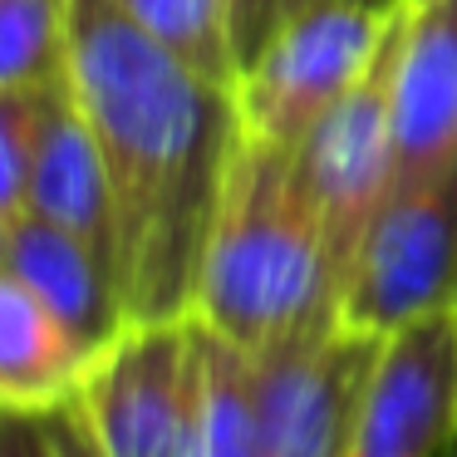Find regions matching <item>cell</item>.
Listing matches in <instances>:
<instances>
[{
    "label": "cell",
    "instance_id": "1",
    "mask_svg": "<svg viewBox=\"0 0 457 457\" xmlns=\"http://www.w3.org/2000/svg\"><path fill=\"white\" fill-rule=\"evenodd\" d=\"M70 84L99 138L129 320H187L217 221L237 89L207 79L119 0H70Z\"/></svg>",
    "mask_w": 457,
    "mask_h": 457
},
{
    "label": "cell",
    "instance_id": "2",
    "mask_svg": "<svg viewBox=\"0 0 457 457\" xmlns=\"http://www.w3.org/2000/svg\"><path fill=\"white\" fill-rule=\"evenodd\" d=\"M192 320L251 354L339 325V280L300 192L295 153L270 148L246 129L231 143Z\"/></svg>",
    "mask_w": 457,
    "mask_h": 457
},
{
    "label": "cell",
    "instance_id": "3",
    "mask_svg": "<svg viewBox=\"0 0 457 457\" xmlns=\"http://www.w3.org/2000/svg\"><path fill=\"white\" fill-rule=\"evenodd\" d=\"M74 403L104 457H192L202 423L197 320H129Z\"/></svg>",
    "mask_w": 457,
    "mask_h": 457
},
{
    "label": "cell",
    "instance_id": "4",
    "mask_svg": "<svg viewBox=\"0 0 457 457\" xmlns=\"http://www.w3.org/2000/svg\"><path fill=\"white\" fill-rule=\"evenodd\" d=\"M394 11L369 0H315L286 15L256 64L237 79L241 129L280 153H295L374 64Z\"/></svg>",
    "mask_w": 457,
    "mask_h": 457
},
{
    "label": "cell",
    "instance_id": "5",
    "mask_svg": "<svg viewBox=\"0 0 457 457\" xmlns=\"http://www.w3.org/2000/svg\"><path fill=\"white\" fill-rule=\"evenodd\" d=\"M457 305V162L388 187L374 227L339 290V325L398 335Z\"/></svg>",
    "mask_w": 457,
    "mask_h": 457
},
{
    "label": "cell",
    "instance_id": "6",
    "mask_svg": "<svg viewBox=\"0 0 457 457\" xmlns=\"http://www.w3.org/2000/svg\"><path fill=\"white\" fill-rule=\"evenodd\" d=\"M394 70H398V11L359 84L305 133L295 148V178L315 212L325 256L345 290L354 256L394 187Z\"/></svg>",
    "mask_w": 457,
    "mask_h": 457
},
{
    "label": "cell",
    "instance_id": "7",
    "mask_svg": "<svg viewBox=\"0 0 457 457\" xmlns=\"http://www.w3.org/2000/svg\"><path fill=\"white\" fill-rule=\"evenodd\" d=\"M457 453V320L453 310L378 339L349 457Z\"/></svg>",
    "mask_w": 457,
    "mask_h": 457
},
{
    "label": "cell",
    "instance_id": "8",
    "mask_svg": "<svg viewBox=\"0 0 457 457\" xmlns=\"http://www.w3.org/2000/svg\"><path fill=\"white\" fill-rule=\"evenodd\" d=\"M374 354L378 339L349 325L256 354L266 457H349Z\"/></svg>",
    "mask_w": 457,
    "mask_h": 457
},
{
    "label": "cell",
    "instance_id": "9",
    "mask_svg": "<svg viewBox=\"0 0 457 457\" xmlns=\"http://www.w3.org/2000/svg\"><path fill=\"white\" fill-rule=\"evenodd\" d=\"M457 162V0H398L394 187Z\"/></svg>",
    "mask_w": 457,
    "mask_h": 457
},
{
    "label": "cell",
    "instance_id": "10",
    "mask_svg": "<svg viewBox=\"0 0 457 457\" xmlns=\"http://www.w3.org/2000/svg\"><path fill=\"white\" fill-rule=\"evenodd\" d=\"M25 212H35V217L64 227L70 237H79L119 280V221H113L109 168H104L99 138H94L89 113H84L70 74L45 89L40 148H35Z\"/></svg>",
    "mask_w": 457,
    "mask_h": 457
},
{
    "label": "cell",
    "instance_id": "11",
    "mask_svg": "<svg viewBox=\"0 0 457 457\" xmlns=\"http://www.w3.org/2000/svg\"><path fill=\"white\" fill-rule=\"evenodd\" d=\"M0 266L30 295H40L94 354H104L129 325L113 270L79 237H70L64 227L35 217V212L0 221Z\"/></svg>",
    "mask_w": 457,
    "mask_h": 457
},
{
    "label": "cell",
    "instance_id": "12",
    "mask_svg": "<svg viewBox=\"0 0 457 457\" xmlns=\"http://www.w3.org/2000/svg\"><path fill=\"white\" fill-rule=\"evenodd\" d=\"M94 359L99 354L40 295L0 276V408L50 413L74 403Z\"/></svg>",
    "mask_w": 457,
    "mask_h": 457
},
{
    "label": "cell",
    "instance_id": "13",
    "mask_svg": "<svg viewBox=\"0 0 457 457\" xmlns=\"http://www.w3.org/2000/svg\"><path fill=\"white\" fill-rule=\"evenodd\" d=\"M202 335V423L192 457H266V428H261V364L251 349L231 339Z\"/></svg>",
    "mask_w": 457,
    "mask_h": 457
},
{
    "label": "cell",
    "instance_id": "14",
    "mask_svg": "<svg viewBox=\"0 0 457 457\" xmlns=\"http://www.w3.org/2000/svg\"><path fill=\"white\" fill-rule=\"evenodd\" d=\"M70 74V0H0V89H50Z\"/></svg>",
    "mask_w": 457,
    "mask_h": 457
},
{
    "label": "cell",
    "instance_id": "15",
    "mask_svg": "<svg viewBox=\"0 0 457 457\" xmlns=\"http://www.w3.org/2000/svg\"><path fill=\"white\" fill-rule=\"evenodd\" d=\"M119 5L148 35H158L172 54H182L192 70L237 89L241 70H237V50H231L227 0H119Z\"/></svg>",
    "mask_w": 457,
    "mask_h": 457
},
{
    "label": "cell",
    "instance_id": "16",
    "mask_svg": "<svg viewBox=\"0 0 457 457\" xmlns=\"http://www.w3.org/2000/svg\"><path fill=\"white\" fill-rule=\"evenodd\" d=\"M45 89H0V221L21 217L40 148Z\"/></svg>",
    "mask_w": 457,
    "mask_h": 457
},
{
    "label": "cell",
    "instance_id": "17",
    "mask_svg": "<svg viewBox=\"0 0 457 457\" xmlns=\"http://www.w3.org/2000/svg\"><path fill=\"white\" fill-rule=\"evenodd\" d=\"M0 457H60L54 433L45 423V413H21V408H0Z\"/></svg>",
    "mask_w": 457,
    "mask_h": 457
},
{
    "label": "cell",
    "instance_id": "18",
    "mask_svg": "<svg viewBox=\"0 0 457 457\" xmlns=\"http://www.w3.org/2000/svg\"><path fill=\"white\" fill-rule=\"evenodd\" d=\"M45 423H50V433H54L60 457H104L99 443H94V433H89V423H84V413H79V403L50 408V413H45Z\"/></svg>",
    "mask_w": 457,
    "mask_h": 457
},
{
    "label": "cell",
    "instance_id": "19",
    "mask_svg": "<svg viewBox=\"0 0 457 457\" xmlns=\"http://www.w3.org/2000/svg\"><path fill=\"white\" fill-rule=\"evenodd\" d=\"M305 5H315V0H286V15H295V11H305Z\"/></svg>",
    "mask_w": 457,
    "mask_h": 457
},
{
    "label": "cell",
    "instance_id": "20",
    "mask_svg": "<svg viewBox=\"0 0 457 457\" xmlns=\"http://www.w3.org/2000/svg\"><path fill=\"white\" fill-rule=\"evenodd\" d=\"M369 5H378V11H394L398 0H369Z\"/></svg>",
    "mask_w": 457,
    "mask_h": 457
},
{
    "label": "cell",
    "instance_id": "21",
    "mask_svg": "<svg viewBox=\"0 0 457 457\" xmlns=\"http://www.w3.org/2000/svg\"><path fill=\"white\" fill-rule=\"evenodd\" d=\"M453 320H457V305H453Z\"/></svg>",
    "mask_w": 457,
    "mask_h": 457
},
{
    "label": "cell",
    "instance_id": "22",
    "mask_svg": "<svg viewBox=\"0 0 457 457\" xmlns=\"http://www.w3.org/2000/svg\"><path fill=\"white\" fill-rule=\"evenodd\" d=\"M453 457H457V453H453Z\"/></svg>",
    "mask_w": 457,
    "mask_h": 457
}]
</instances>
